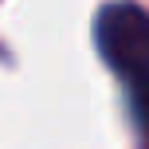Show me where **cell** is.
Instances as JSON below:
<instances>
[{
	"instance_id": "6da1fadb",
	"label": "cell",
	"mask_w": 149,
	"mask_h": 149,
	"mask_svg": "<svg viewBox=\"0 0 149 149\" xmlns=\"http://www.w3.org/2000/svg\"><path fill=\"white\" fill-rule=\"evenodd\" d=\"M94 39L110 71L134 86L137 106L149 114V12L137 4H106L94 20Z\"/></svg>"
}]
</instances>
